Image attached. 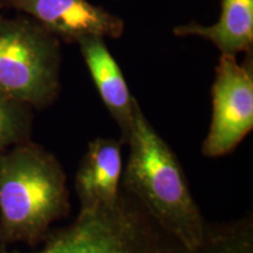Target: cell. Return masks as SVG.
I'll return each instance as SVG.
<instances>
[{
  "instance_id": "cell-1",
  "label": "cell",
  "mask_w": 253,
  "mask_h": 253,
  "mask_svg": "<svg viewBox=\"0 0 253 253\" xmlns=\"http://www.w3.org/2000/svg\"><path fill=\"white\" fill-rule=\"evenodd\" d=\"M126 143L123 190L142 205L160 227L195 251L204 238L205 223L178 158L145 118L137 103Z\"/></svg>"
},
{
  "instance_id": "cell-2",
  "label": "cell",
  "mask_w": 253,
  "mask_h": 253,
  "mask_svg": "<svg viewBox=\"0 0 253 253\" xmlns=\"http://www.w3.org/2000/svg\"><path fill=\"white\" fill-rule=\"evenodd\" d=\"M69 209L67 178L54 155L31 141L0 154V246L42 242Z\"/></svg>"
},
{
  "instance_id": "cell-3",
  "label": "cell",
  "mask_w": 253,
  "mask_h": 253,
  "mask_svg": "<svg viewBox=\"0 0 253 253\" xmlns=\"http://www.w3.org/2000/svg\"><path fill=\"white\" fill-rule=\"evenodd\" d=\"M42 253H190L121 191L113 205L80 210L68 226L49 232Z\"/></svg>"
},
{
  "instance_id": "cell-4",
  "label": "cell",
  "mask_w": 253,
  "mask_h": 253,
  "mask_svg": "<svg viewBox=\"0 0 253 253\" xmlns=\"http://www.w3.org/2000/svg\"><path fill=\"white\" fill-rule=\"evenodd\" d=\"M60 40L33 19L0 17V90L45 108L60 90Z\"/></svg>"
},
{
  "instance_id": "cell-5",
  "label": "cell",
  "mask_w": 253,
  "mask_h": 253,
  "mask_svg": "<svg viewBox=\"0 0 253 253\" xmlns=\"http://www.w3.org/2000/svg\"><path fill=\"white\" fill-rule=\"evenodd\" d=\"M252 128V56L238 63L237 56L220 54L212 84V119L202 154L210 158L230 154Z\"/></svg>"
},
{
  "instance_id": "cell-6",
  "label": "cell",
  "mask_w": 253,
  "mask_h": 253,
  "mask_svg": "<svg viewBox=\"0 0 253 253\" xmlns=\"http://www.w3.org/2000/svg\"><path fill=\"white\" fill-rule=\"evenodd\" d=\"M0 7L24 12L68 42L87 37L118 39L125 31L121 18L87 0H0Z\"/></svg>"
},
{
  "instance_id": "cell-7",
  "label": "cell",
  "mask_w": 253,
  "mask_h": 253,
  "mask_svg": "<svg viewBox=\"0 0 253 253\" xmlns=\"http://www.w3.org/2000/svg\"><path fill=\"white\" fill-rule=\"evenodd\" d=\"M122 142L97 137L89 142L75 176L80 210H95L118 201L122 181Z\"/></svg>"
},
{
  "instance_id": "cell-8",
  "label": "cell",
  "mask_w": 253,
  "mask_h": 253,
  "mask_svg": "<svg viewBox=\"0 0 253 253\" xmlns=\"http://www.w3.org/2000/svg\"><path fill=\"white\" fill-rule=\"evenodd\" d=\"M102 102L121 131V142L126 143L130 131L137 100L132 96L119 63L104 42L103 38L87 37L78 41Z\"/></svg>"
},
{
  "instance_id": "cell-9",
  "label": "cell",
  "mask_w": 253,
  "mask_h": 253,
  "mask_svg": "<svg viewBox=\"0 0 253 253\" xmlns=\"http://www.w3.org/2000/svg\"><path fill=\"white\" fill-rule=\"evenodd\" d=\"M176 37H198L213 43L220 54L252 52L253 0H221L219 19L210 26L188 24L173 28Z\"/></svg>"
},
{
  "instance_id": "cell-10",
  "label": "cell",
  "mask_w": 253,
  "mask_h": 253,
  "mask_svg": "<svg viewBox=\"0 0 253 253\" xmlns=\"http://www.w3.org/2000/svg\"><path fill=\"white\" fill-rule=\"evenodd\" d=\"M190 253H253L252 217L213 225L207 223L203 242Z\"/></svg>"
},
{
  "instance_id": "cell-11",
  "label": "cell",
  "mask_w": 253,
  "mask_h": 253,
  "mask_svg": "<svg viewBox=\"0 0 253 253\" xmlns=\"http://www.w3.org/2000/svg\"><path fill=\"white\" fill-rule=\"evenodd\" d=\"M32 108L0 90V154L30 141Z\"/></svg>"
},
{
  "instance_id": "cell-12",
  "label": "cell",
  "mask_w": 253,
  "mask_h": 253,
  "mask_svg": "<svg viewBox=\"0 0 253 253\" xmlns=\"http://www.w3.org/2000/svg\"><path fill=\"white\" fill-rule=\"evenodd\" d=\"M0 253H25V252H20V251H17V250H7L6 249V246H0ZM34 253H42V251L40 252H34Z\"/></svg>"
}]
</instances>
